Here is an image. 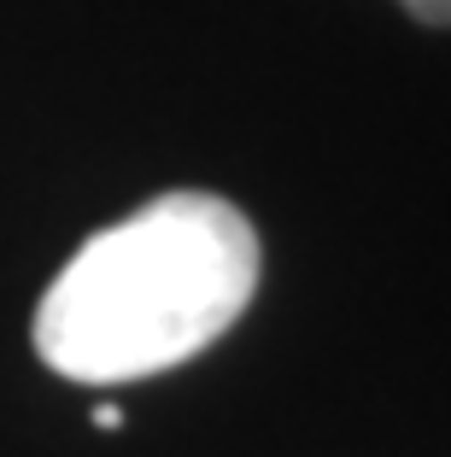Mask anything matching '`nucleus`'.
<instances>
[{
    "label": "nucleus",
    "instance_id": "f03ea898",
    "mask_svg": "<svg viewBox=\"0 0 451 457\" xmlns=\"http://www.w3.org/2000/svg\"><path fill=\"white\" fill-rule=\"evenodd\" d=\"M398 6L422 24H451V0H398Z\"/></svg>",
    "mask_w": 451,
    "mask_h": 457
},
{
    "label": "nucleus",
    "instance_id": "f257e3e1",
    "mask_svg": "<svg viewBox=\"0 0 451 457\" xmlns=\"http://www.w3.org/2000/svg\"><path fill=\"white\" fill-rule=\"evenodd\" d=\"M258 235L217 194H164L100 228L36 305V352L88 387L176 370L258 294Z\"/></svg>",
    "mask_w": 451,
    "mask_h": 457
},
{
    "label": "nucleus",
    "instance_id": "7ed1b4c3",
    "mask_svg": "<svg viewBox=\"0 0 451 457\" xmlns=\"http://www.w3.org/2000/svg\"><path fill=\"white\" fill-rule=\"evenodd\" d=\"M94 428H123V417H118V404H100V411H94Z\"/></svg>",
    "mask_w": 451,
    "mask_h": 457
}]
</instances>
